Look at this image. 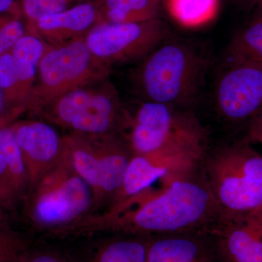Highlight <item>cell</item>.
I'll list each match as a JSON object with an SVG mask.
<instances>
[{
    "instance_id": "cell-28",
    "label": "cell",
    "mask_w": 262,
    "mask_h": 262,
    "mask_svg": "<svg viewBox=\"0 0 262 262\" xmlns=\"http://www.w3.org/2000/svg\"><path fill=\"white\" fill-rule=\"evenodd\" d=\"M13 231L9 217L5 210L0 206V232H8Z\"/></svg>"
},
{
    "instance_id": "cell-27",
    "label": "cell",
    "mask_w": 262,
    "mask_h": 262,
    "mask_svg": "<svg viewBox=\"0 0 262 262\" xmlns=\"http://www.w3.org/2000/svg\"><path fill=\"white\" fill-rule=\"evenodd\" d=\"M17 117V115L10 112L5 101L4 94L0 89V125L13 122L16 120Z\"/></svg>"
},
{
    "instance_id": "cell-5",
    "label": "cell",
    "mask_w": 262,
    "mask_h": 262,
    "mask_svg": "<svg viewBox=\"0 0 262 262\" xmlns=\"http://www.w3.org/2000/svg\"><path fill=\"white\" fill-rule=\"evenodd\" d=\"M203 178L224 215L262 208V155L248 141L219 149L207 160Z\"/></svg>"
},
{
    "instance_id": "cell-8",
    "label": "cell",
    "mask_w": 262,
    "mask_h": 262,
    "mask_svg": "<svg viewBox=\"0 0 262 262\" xmlns=\"http://www.w3.org/2000/svg\"><path fill=\"white\" fill-rule=\"evenodd\" d=\"M111 71L91 53L84 38L51 47L38 64L26 112L36 116L63 95L110 78Z\"/></svg>"
},
{
    "instance_id": "cell-11",
    "label": "cell",
    "mask_w": 262,
    "mask_h": 262,
    "mask_svg": "<svg viewBox=\"0 0 262 262\" xmlns=\"http://www.w3.org/2000/svg\"><path fill=\"white\" fill-rule=\"evenodd\" d=\"M204 157L179 150L133 155L120 192L112 205L149 188L165 187L194 175Z\"/></svg>"
},
{
    "instance_id": "cell-21",
    "label": "cell",
    "mask_w": 262,
    "mask_h": 262,
    "mask_svg": "<svg viewBox=\"0 0 262 262\" xmlns=\"http://www.w3.org/2000/svg\"><path fill=\"white\" fill-rule=\"evenodd\" d=\"M0 89L11 113L18 117L26 112L29 94L19 78L10 52L0 56Z\"/></svg>"
},
{
    "instance_id": "cell-17",
    "label": "cell",
    "mask_w": 262,
    "mask_h": 262,
    "mask_svg": "<svg viewBox=\"0 0 262 262\" xmlns=\"http://www.w3.org/2000/svg\"><path fill=\"white\" fill-rule=\"evenodd\" d=\"M163 2V0H98L99 24L139 23L159 18Z\"/></svg>"
},
{
    "instance_id": "cell-12",
    "label": "cell",
    "mask_w": 262,
    "mask_h": 262,
    "mask_svg": "<svg viewBox=\"0 0 262 262\" xmlns=\"http://www.w3.org/2000/svg\"><path fill=\"white\" fill-rule=\"evenodd\" d=\"M211 234L222 262H262V208L222 214Z\"/></svg>"
},
{
    "instance_id": "cell-13",
    "label": "cell",
    "mask_w": 262,
    "mask_h": 262,
    "mask_svg": "<svg viewBox=\"0 0 262 262\" xmlns=\"http://www.w3.org/2000/svg\"><path fill=\"white\" fill-rule=\"evenodd\" d=\"M15 141L33 186L56 163L63 149V136L54 126L42 120L11 122Z\"/></svg>"
},
{
    "instance_id": "cell-31",
    "label": "cell",
    "mask_w": 262,
    "mask_h": 262,
    "mask_svg": "<svg viewBox=\"0 0 262 262\" xmlns=\"http://www.w3.org/2000/svg\"><path fill=\"white\" fill-rule=\"evenodd\" d=\"M249 1L251 2L253 5H255L256 4V2H257V0H249Z\"/></svg>"
},
{
    "instance_id": "cell-20",
    "label": "cell",
    "mask_w": 262,
    "mask_h": 262,
    "mask_svg": "<svg viewBox=\"0 0 262 262\" xmlns=\"http://www.w3.org/2000/svg\"><path fill=\"white\" fill-rule=\"evenodd\" d=\"M226 53L227 59L246 60L262 66V19L253 17L234 34Z\"/></svg>"
},
{
    "instance_id": "cell-7",
    "label": "cell",
    "mask_w": 262,
    "mask_h": 262,
    "mask_svg": "<svg viewBox=\"0 0 262 262\" xmlns=\"http://www.w3.org/2000/svg\"><path fill=\"white\" fill-rule=\"evenodd\" d=\"M128 111L110 78L67 93L42 108L39 120L67 133L123 134Z\"/></svg>"
},
{
    "instance_id": "cell-6",
    "label": "cell",
    "mask_w": 262,
    "mask_h": 262,
    "mask_svg": "<svg viewBox=\"0 0 262 262\" xmlns=\"http://www.w3.org/2000/svg\"><path fill=\"white\" fill-rule=\"evenodd\" d=\"M63 137L76 170L92 191L91 214L106 209L120 192L134 155L126 139L119 133L98 135L67 133Z\"/></svg>"
},
{
    "instance_id": "cell-10",
    "label": "cell",
    "mask_w": 262,
    "mask_h": 262,
    "mask_svg": "<svg viewBox=\"0 0 262 262\" xmlns=\"http://www.w3.org/2000/svg\"><path fill=\"white\" fill-rule=\"evenodd\" d=\"M214 104L226 121L247 126L262 113V66L227 59L215 84Z\"/></svg>"
},
{
    "instance_id": "cell-3",
    "label": "cell",
    "mask_w": 262,
    "mask_h": 262,
    "mask_svg": "<svg viewBox=\"0 0 262 262\" xmlns=\"http://www.w3.org/2000/svg\"><path fill=\"white\" fill-rule=\"evenodd\" d=\"M63 142L59 158L29 190L22 207L29 225L51 237L94 210L92 191L76 170L63 137Z\"/></svg>"
},
{
    "instance_id": "cell-25",
    "label": "cell",
    "mask_w": 262,
    "mask_h": 262,
    "mask_svg": "<svg viewBox=\"0 0 262 262\" xmlns=\"http://www.w3.org/2000/svg\"><path fill=\"white\" fill-rule=\"evenodd\" d=\"M10 124L11 123H5L0 125V206L5 210V212H6L7 206L8 144H9L10 138L12 134Z\"/></svg>"
},
{
    "instance_id": "cell-23",
    "label": "cell",
    "mask_w": 262,
    "mask_h": 262,
    "mask_svg": "<svg viewBox=\"0 0 262 262\" xmlns=\"http://www.w3.org/2000/svg\"><path fill=\"white\" fill-rule=\"evenodd\" d=\"M26 34V27L17 11L0 14V56L11 51Z\"/></svg>"
},
{
    "instance_id": "cell-19",
    "label": "cell",
    "mask_w": 262,
    "mask_h": 262,
    "mask_svg": "<svg viewBox=\"0 0 262 262\" xmlns=\"http://www.w3.org/2000/svg\"><path fill=\"white\" fill-rule=\"evenodd\" d=\"M170 18L187 29L206 27L215 20L220 0H164Z\"/></svg>"
},
{
    "instance_id": "cell-1",
    "label": "cell",
    "mask_w": 262,
    "mask_h": 262,
    "mask_svg": "<svg viewBox=\"0 0 262 262\" xmlns=\"http://www.w3.org/2000/svg\"><path fill=\"white\" fill-rule=\"evenodd\" d=\"M222 213L204 179L194 175L165 187H151L84 217L62 229L58 237L110 232L152 236L211 233Z\"/></svg>"
},
{
    "instance_id": "cell-15",
    "label": "cell",
    "mask_w": 262,
    "mask_h": 262,
    "mask_svg": "<svg viewBox=\"0 0 262 262\" xmlns=\"http://www.w3.org/2000/svg\"><path fill=\"white\" fill-rule=\"evenodd\" d=\"M147 262H222L214 237L208 232L149 237Z\"/></svg>"
},
{
    "instance_id": "cell-22",
    "label": "cell",
    "mask_w": 262,
    "mask_h": 262,
    "mask_svg": "<svg viewBox=\"0 0 262 262\" xmlns=\"http://www.w3.org/2000/svg\"><path fill=\"white\" fill-rule=\"evenodd\" d=\"M96 1L98 0H20L22 11L27 23L45 15L60 13L77 5Z\"/></svg>"
},
{
    "instance_id": "cell-2",
    "label": "cell",
    "mask_w": 262,
    "mask_h": 262,
    "mask_svg": "<svg viewBox=\"0 0 262 262\" xmlns=\"http://www.w3.org/2000/svg\"><path fill=\"white\" fill-rule=\"evenodd\" d=\"M208 58L190 43L163 42L143 58L133 75L142 101L187 108L204 81Z\"/></svg>"
},
{
    "instance_id": "cell-18",
    "label": "cell",
    "mask_w": 262,
    "mask_h": 262,
    "mask_svg": "<svg viewBox=\"0 0 262 262\" xmlns=\"http://www.w3.org/2000/svg\"><path fill=\"white\" fill-rule=\"evenodd\" d=\"M51 48L39 37L26 33L10 51L19 78L30 96L35 83L38 64Z\"/></svg>"
},
{
    "instance_id": "cell-14",
    "label": "cell",
    "mask_w": 262,
    "mask_h": 262,
    "mask_svg": "<svg viewBox=\"0 0 262 262\" xmlns=\"http://www.w3.org/2000/svg\"><path fill=\"white\" fill-rule=\"evenodd\" d=\"M98 2L84 3L60 13L41 17L27 24L26 33L39 37L51 47L84 38L99 24Z\"/></svg>"
},
{
    "instance_id": "cell-29",
    "label": "cell",
    "mask_w": 262,
    "mask_h": 262,
    "mask_svg": "<svg viewBox=\"0 0 262 262\" xmlns=\"http://www.w3.org/2000/svg\"><path fill=\"white\" fill-rule=\"evenodd\" d=\"M14 4L15 0H0V14L15 12L12 10Z\"/></svg>"
},
{
    "instance_id": "cell-16",
    "label": "cell",
    "mask_w": 262,
    "mask_h": 262,
    "mask_svg": "<svg viewBox=\"0 0 262 262\" xmlns=\"http://www.w3.org/2000/svg\"><path fill=\"white\" fill-rule=\"evenodd\" d=\"M148 241L146 236L122 234L95 244L83 259L74 257L76 262H147Z\"/></svg>"
},
{
    "instance_id": "cell-30",
    "label": "cell",
    "mask_w": 262,
    "mask_h": 262,
    "mask_svg": "<svg viewBox=\"0 0 262 262\" xmlns=\"http://www.w3.org/2000/svg\"><path fill=\"white\" fill-rule=\"evenodd\" d=\"M256 12H255V18H259L262 19V0H257L256 4Z\"/></svg>"
},
{
    "instance_id": "cell-4",
    "label": "cell",
    "mask_w": 262,
    "mask_h": 262,
    "mask_svg": "<svg viewBox=\"0 0 262 262\" xmlns=\"http://www.w3.org/2000/svg\"><path fill=\"white\" fill-rule=\"evenodd\" d=\"M123 136L134 155L161 150L206 154L208 134L187 108L144 101L134 115L128 113Z\"/></svg>"
},
{
    "instance_id": "cell-9",
    "label": "cell",
    "mask_w": 262,
    "mask_h": 262,
    "mask_svg": "<svg viewBox=\"0 0 262 262\" xmlns=\"http://www.w3.org/2000/svg\"><path fill=\"white\" fill-rule=\"evenodd\" d=\"M166 24L160 19L139 23L99 24L84 37L90 51L113 70L143 59L165 40Z\"/></svg>"
},
{
    "instance_id": "cell-24",
    "label": "cell",
    "mask_w": 262,
    "mask_h": 262,
    "mask_svg": "<svg viewBox=\"0 0 262 262\" xmlns=\"http://www.w3.org/2000/svg\"><path fill=\"white\" fill-rule=\"evenodd\" d=\"M28 247L14 231L0 232V262H23Z\"/></svg>"
},
{
    "instance_id": "cell-26",
    "label": "cell",
    "mask_w": 262,
    "mask_h": 262,
    "mask_svg": "<svg viewBox=\"0 0 262 262\" xmlns=\"http://www.w3.org/2000/svg\"><path fill=\"white\" fill-rule=\"evenodd\" d=\"M23 262H76L74 256L50 247L27 248Z\"/></svg>"
}]
</instances>
